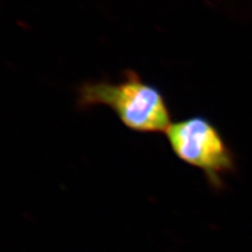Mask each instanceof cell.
I'll list each match as a JSON object with an SVG mask.
<instances>
[{
    "label": "cell",
    "instance_id": "obj_1",
    "mask_svg": "<svg viewBox=\"0 0 252 252\" xmlns=\"http://www.w3.org/2000/svg\"><path fill=\"white\" fill-rule=\"evenodd\" d=\"M77 108L108 106L131 131L165 133L172 124L171 110L162 91L138 72L126 70L121 80L86 81L77 88Z\"/></svg>",
    "mask_w": 252,
    "mask_h": 252
},
{
    "label": "cell",
    "instance_id": "obj_2",
    "mask_svg": "<svg viewBox=\"0 0 252 252\" xmlns=\"http://www.w3.org/2000/svg\"><path fill=\"white\" fill-rule=\"evenodd\" d=\"M165 134L173 153L200 169L214 188L222 187L224 178L234 173V153L208 118L193 116L172 123Z\"/></svg>",
    "mask_w": 252,
    "mask_h": 252
}]
</instances>
